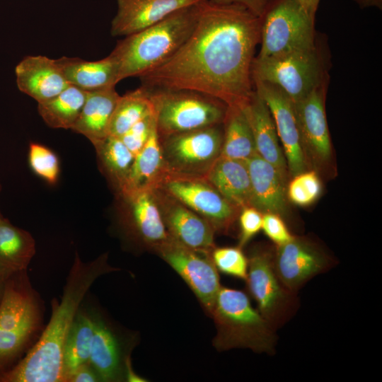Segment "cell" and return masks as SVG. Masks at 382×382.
<instances>
[{"label":"cell","mask_w":382,"mask_h":382,"mask_svg":"<svg viewBox=\"0 0 382 382\" xmlns=\"http://www.w3.org/2000/svg\"><path fill=\"white\" fill-rule=\"evenodd\" d=\"M211 316L216 329L213 345L218 351L243 348L260 354L275 352L277 330L252 306L245 292L221 286Z\"/></svg>","instance_id":"obj_4"},{"label":"cell","mask_w":382,"mask_h":382,"mask_svg":"<svg viewBox=\"0 0 382 382\" xmlns=\"http://www.w3.org/2000/svg\"><path fill=\"white\" fill-rule=\"evenodd\" d=\"M25 272L4 282L0 301V374L15 364L40 323L37 294Z\"/></svg>","instance_id":"obj_5"},{"label":"cell","mask_w":382,"mask_h":382,"mask_svg":"<svg viewBox=\"0 0 382 382\" xmlns=\"http://www.w3.org/2000/svg\"><path fill=\"white\" fill-rule=\"evenodd\" d=\"M115 270L105 254L85 262L76 253L61 301L52 304L48 325L25 357L0 374V382H63L64 347L79 306L93 282Z\"/></svg>","instance_id":"obj_2"},{"label":"cell","mask_w":382,"mask_h":382,"mask_svg":"<svg viewBox=\"0 0 382 382\" xmlns=\"http://www.w3.org/2000/svg\"><path fill=\"white\" fill-rule=\"evenodd\" d=\"M155 252L181 277L211 316L221 287L211 252L192 249L171 238Z\"/></svg>","instance_id":"obj_12"},{"label":"cell","mask_w":382,"mask_h":382,"mask_svg":"<svg viewBox=\"0 0 382 382\" xmlns=\"http://www.w3.org/2000/svg\"><path fill=\"white\" fill-rule=\"evenodd\" d=\"M166 173L156 125L147 142L135 156L124 187L117 193L155 188Z\"/></svg>","instance_id":"obj_26"},{"label":"cell","mask_w":382,"mask_h":382,"mask_svg":"<svg viewBox=\"0 0 382 382\" xmlns=\"http://www.w3.org/2000/svg\"><path fill=\"white\" fill-rule=\"evenodd\" d=\"M261 18L239 4L198 3L195 26L169 59L139 76L151 89L187 90L242 106L254 91L251 68Z\"/></svg>","instance_id":"obj_1"},{"label":"cell","mask_w":382,"mask_h":382,"mask_svg":"<svg viewBox=\"0 0 382 382\" xmlns=\"http://www.w3.org/2000/svg\"><path fill=\"white\" fill-rule=\"evenodd\" d=\"M152 190L170 237L192 249L212 252L216 246L211 224L161 188Z\"/></svg>","instance_id":"obj_17"},{"label":"cell","mask_w":382,"mask_h":382,"mask_svg":"<svg viewBox=\"0 0 382 382\" xmlns=\"http://www.w3.org/2000/svg\"><path fill=\"white\" fill-rule=\"evenodd\" d=\"M156 187L161 188L202 216L215 232L227 233L241 211L202 178L166 174Z\"/></svg>","instance_id":"obj_11"},{"label":"cell","mask_w":382,"mask_h":382,"mask_svg":"<svg viewBox=\"0 0 382 382\" xmlns=\"http://www.w3.org/2000/svg\"><path fill=\"white\" fill-rule=\"evenodd\" d=\"M250 126L257 154L287 175V166L271 112L254 90L241 106Z\"/></svg>","instance_id":"obj_21"},{"label":"cell","mask_w":382,"mask_h":382,"mask_svg":"<svg viewBox=\"0 0 382 382\" xmlns=\"http://www.w3.org/2000/svg\"><path fill=\"white\" fill-rule=\"evenodd\" d=\"M204 178L238 209L252 206L250 180L245 161L219 156Z\"/></svg>","instance_id":"obj_22"},{"label":"cell","mask_w":382,"mask_h":382,"mask_svg":"<svg viewBox=\"0 0 382 382\" xmlns=\"http://www.w3.org/2000/svg\"><path fill=\"white\" fill-rule=\"evenodd\" d=\"M263 214L253 206L241 209L238 214L240 235L238 246L243 248L262 230Z\"/></svg>","instance_id":"obj_37"},{"label":"cell","mask_w":382,"mask_h":382,"mask_svg":"<svg viewBox=\"0 0 382 382\" xmlns=\"http://www.w3.org/2000/svg\"><path fill=\"white\" fill-rule=\"evenodd\" d=\"M262 230L275 245L286 243L294 237L282 217L273 213L263 214Z\"/></svg>","instance_id":"obj_38"},{"label":"cell","mask_w":382,"mask_h":382,"mask_svg":"<svg viewBox=\"0 0 382 382\" xmlns=\"http://www.w3.org/2000/svg\"><path fill=\"white\" fill-rule=\"evenodd\" d=\"M1 184H0V192H1ZM1 212H0V215H1Z\"/></svg>","instance_id":"obj_45"},{"label":"cell","mask_w":382,"mask_h":382,"mask_svg":"<svg viewBox=\"0 0 382 382\" xmlns=\"http://www.w3.org/2000/svg\"><path fill=\"white\" fill-rule=\"evenodd\" d=\"M156 125L154 111L134 124L119 138H120L128 149L136 156L147 142Z\"/></svg>","instance_id":"obj_36"},{"label":"cell","mask_w":382,"mask_h":382,"mask_svg":"<svg viewBox=\"0 0 382 382\" xmlns=\"http://www.w3.org/2000/svg\"><path fill=\"white\" fill-rule=\"evenodd\" d=\"M125 376L127 381L129 382H145L146 380L137 374L132 366L129 356L125 359Z\"/></svg>","instance_id":"obj_41"},{"label":"cell","mask_w":382,"mask_h":382,"mask_svg":"<svg viewBox=\"0 0 382 382\" xmlns=\"http://www.w3.org/2000/svg\"><path fill=\"white\" fill-rule=\"evenodd\" d=\"M35 253V241L27 231L0 215V279L26 271Z\"/></svg>","instance_id":"obj_25"},{"label":"cell","mask_w":382,"mask_h":382,"mask_svg":"<svg viewBox=\"0 0 382 382\" xmlns=\"http://www.w3.org/2000/svg\"><path fill=\"white\" fill-rule=\"evenodd\" d=\"M159 139L166 174L204 178L221 156L223 123Z\"/></svg>","instance_id":"obj_10"},{"label":"cell","mask_w":382,"mask_h":382,"mask_svg":"<svg viewBox=\"0 0 382 382\" xmlns=\"http://www.w3.org/2000/svg\"><path fill=\"white\" fill-rule=\"evenodd\" d=\"M100 381L98 376L88 362L78 367L68 376L66 382H95Z\"/></svg>","instance_id":"obj_40"},{"label":"cell","mask_w":382,"mask_h":382,"mask_svg":"<svg viewBox=\"0 0 382 382\" xmlns=\"http://www.w3.org/2000/svg\"><path fill=\"white\" fill-rule=\"evenodd\" d=\"M197 13L198 3L119 40L110 54L117 64L119 81L139 77L174 54L192 33Z\"/></svg>","instance_id":"obj_3"},{"label":"cell","mask_w":382,"mask_h":382,"mask_svg":"<svg viewBox=\"0 0 382 382\" xmlns=\"http://www.w3.org/2000/svg\"><path fill=\"white\" fill-rule=\"evenodd\" d=\"M57 62L69 84L85 91L115 86L120 82L117 64L110 54L98 61L63 57Z\"/></svg>","instance_id":"obj_24"},{"label":"cell","mask_w":382,"mask_h":382,"mask_svg":"<svg viewBox=\"0 0 382 382\" xmlns=\"http://www.w3.org/2000/svg\"><path fill=\"white\" fill-rule=\"evenodd\" d=\"M252 79L279 87L293 102L308 96L329 81L325 58L316 45L309 49L274 57H255Z\"/></svg>","instance_id":"obj_6"},{"label":"cell","mask_w":382,"mask_h":382,"mask_svg":"<svg viewBox=\"0 0 382 382\" xmlns=\"http://www.w3.org/2000/svg\"><path fill=\"white\" fill-rule=\"evenodd\" d=\"M253 86L255 91L266 103L272 116L286 159L288 173L292 178L308 170L293 102L274 84L253 81Z\"/></svg>","instance_id":"obj_16"},{"label":"cell","mask_w":382,"mask_h":382,"mask_svg":"<svg viewBox=\"0 0 382 382\" xmlns=\"http://www.w3.org/2000/svg\"><path fill=\"white\" fill-rule=\"evenodd\" d=\"M99 166L112 186L119 192L124 187L135 156L120 138L108 135L93 144Z\"/></svg>","instance_id":"obj_28"},{"label":"cell","mask_w":382,"mask_h":382,"mask_svg":"<svg viewBox=\"0 0 382 382\" xmlns=\"http://www.w3.org/2000/svg\"><path fill=\"white\" fill-rule=\"evenodd\" d=\"M18 89L35 99L46 102L69 86L57 62L45 56H27L16 66Z\"/></svg>","instance_id":"obj_20"},{"label":"cell","mask_w":382,"mask_h":382,"mask_svg":"<svg viewBox=\"0 0 382 382\" xmlns=\"http://www.w3.org/2000/svg\"><path fill=\"white\" fill-rule=\"evenodd\" d=\"M211 257L217 270L246 280L248 260L242 248L238 247H215L211 252Z\"/></svg>","instance_id":"obj_34"},{"label":"cell","mask_w":382,"mask_h":382,"mask_svg":"<svg viewBox=\"0 0 382 382\" xmlns=\"http://www.w3.org/2000/svg\"><path fill=\"white\" fill-rule=\"evenodd\" d=\"M273 265L284 286L298 291L316 276L328 272L334 259L317 243L303 236H295L289 242L275 245Z\"/></svg>","instance_id":"obj_13"},{"label":"cell","mask_w":382,"mask_h":382,"mask_svg":"<svg viewBox=\"0 0 382 382\" xmlns=\"http://www.w3.org/2000/svg\"><path fill=\"white\" fill-rule=\"evenodd\" d=\"M361 8L376 7L382 9V0H353Z\"/></svg>","instance_id":"obj_43"},{"label":"cell","mask_w":382,"mask_h":382,"mask_svg":"<svg viewBox=\"0 0 382 382\" xmlns=\"http://www.w3.org/2000/svg\"><path fill=\"white\" fill-rule=\"evenodd\" d=\"M94 332V319L78 311L67 335L63 351V382L82 364L88 363Z\"/></svg>","instance_id":"obj_31"},{"label":"cell","mask_w":382,"mask_h":382,"mask_svg":"<svg viewBox=\"0 0 382 382\" xmlns=\"http://www.w3.org/2000/svg\"><path fill=\"white\" fill-rule=\"evenodd\" d=\"M305 10L307 14L313 20L318 10L320 0H296Z\"/></svg>","instance_id":"obj_42"},{"label":"cell","mask_w":382,"mask_h":382,"mask_svg":"<svg viewBox=\"0 0 382 382\" xmlns=\"http://www.w3.org/2000/svg\"><path fill=\"white\" fill-rule=\"evenodd\" d=\"M315 20L296 0H276L261 18L258 58L274 57L314 47Z\"/></svg>","instance_id":"obj_8"},{"label":"cell","mask_w":382,"mask_h":382,"mask_svg":"<svg viewBox=\"0 0 382 382\" xmlns=\"http://www.w3.org/2000/svg\"><path fill=\"white\" fill-rule=\"evenodd\" d=\"M203 0H117L112 36H127L150 27L186 6Z\"/></svg>","instance_id":"obj_18"},{"label":"cell","mask_w":382,"mask_h":382,"mask_svg":"<svg viewBox=\"0 0 382 382\" xmlns=\"http://www.w3.org/2000/svg\"><path fill=\"white\" fill-rule=\"evenodd\" d=\"M273 249L253 248L248 257L245 282L257 309L275 330L293 318L299 308L297 294L287 289L277 276L273 265Z\"/></svg>","instance_id":"obj_9"},{"label":"cell","mask_w":382,"mask_h":382,"mask_svg":"<svg viewBox=\"0 0 382 382\" xmlns=\"http://www.w3.org/2000/svg\"><path fill=\"white\" fill-rule=\"evenodd\" d=\"M217 4H239L261 18L276 0H208Z\"/></svg>","instance_id":"obj_39"},{"label":"cell","mask_w":382,"mask_h":382,"mask_svg":"<svg viewBox=\"0 0 382 382\" xmlns=\"http://www.w3.org/2000/svg\"><path fill=\"white\" fill-rule=\"evenodd\" d=\"M147 89L159 138L220 125L224 120L227 105L211 96L187 90Z\"/></svg>","instance_id":"obj_7"},{"label":"cell","mask_w":382,"mask_h":382,"mask_svg":"<svg viewBox=\"0 0 382 382\" xmlns=\"http://www.w3.org/2000/svg\"><path fill=\"white\" fill-rule=\"evenodd\" d=\"M120 221L127 234L156 251L170 237L151 190L117 194Z\"/></svg>","instance_id":"obj_15"},{"label":"cell","mask_w":382,"mask_h":382,"mask_svg":"<svg viewBox=\"0 0 382 382\" xmlns=\"http://www.w3.org/2000/svg\"><path fill=\"white\" fill-rule=\"evenodd\" d=\"M222 157L246 161L257 153L250 126L241 107H228L223 122Z\"/></svg>","instance_id":"obj_29"},{"label":"cell","mask_w":382,"mask_h":382,"mask_svg":"<svg viewBox=\"0 0 382 382\" xmlns=\"http://www.w3.org/2000/svg\"><path fill=\"white\" fill-rule=\"evenodd\" d=\"M329 81L303 99L293 103L303 151L308 166L320 168L332 158V144L325 113Z\"/></svg>","instance_id":"obj_14"},{"label":"cell","mask_w":382,"mask_h":382,"mask_svg":"<svg viewBox=\"0 0 382 382\" xmlns=\"http://www.w3.org/2000/svg\"><path fill=\"white\" fill-rule=\"evenodd\" d=\"M88 362L102 381H117L121 377L118 341L110 328L98 318L94 319V332Z\"/></svg>","instance_id":"obj_27"},{"label":"cell","mask_w":382,"mask_h":382,"mask_svg":"<svg viewBox=\"0 0 382 382\" xmlns=\"http://www.w3.org/2000/svg\"><path fill=\"white\" fill-rule=\"evenodd\" d=\"M115 87L88 91L80 115L71 128L93 145L108 135L110 119L120 97Z\"/></svg>","instance_id":"obj_23"},{"label":"cell","mask_w":382,"mask_h":382,"mask_svg":"<svg viewBox=\"0 0 382 382\" xmlns=\"http://www.w3.org/2000/svg\"><path fill=\"white\" fill-rule=\"evenodd\" d=\"M250 180L252 206L262 214H287L286 176L257 153L245 161Z\"/></svg>","instance_id":"obj_19"},{"label":"cell","mask_w":382,"mask_h":382,"mask_svg":"<svg viewBox=\"0 0 382 382\" xmlns=\"http://www.w3.org/2000/svg\"><path fill=\"white\" fill-rule=\"evenodd\" d=\"M88 91L69 85L52 99L37 103V111L44 122L54 129H71L79 118Z\"/></svg>","instance_id":"obj_30"},{"label":"cell","mask_w":382,"mask_h":382,"mask_svg":"<svg viewBox=\"0 0 382 382\" xmlns=\"http://www.w3.org/2000/svg\"><path fill=\"white\" fill-rule=\"evenodd\" d=\"M154 112L149 91L142 86L120 96L110 119L108 135L122 137L134 124Z\"/></svg>","instance_id":"obj_32"},{"label":"cell","mask_w":382,"mask_h":382,"mask_svg":"<svg viewBox=\"0 0 382 382\" xmlns=\"http://www.w3.org/2000/svg\"><path fill=\"white\" fill-rule=\"evenodd\" d=\"M322 192L320 179L315 170H306L294 177L286 185V196L292 203L306 207L317 200Z\"/></svg>","instance_id":"obj_33"},{"label":"cell","mask_w":382,"mask_h":382,"mask_svg":"<svg viewBox=\"0 0 382 382\" xmlns=\"http://www.w3.org/2000/svg\"><path fill=\"white\" fill-rule=\"evenodd\" d=\"M32 170L48 183L55 184L60 168L57 156L49 148L38 143H30L28 152Z\"/></svg>","instance_id":"obj_35"},{"label":"cell","mask_w":382,"mask_h":382,"mask_svg":"<svg viewBox=\"0 0 382 382\" xmlns=\"http://www.w3.org/2000/svg\"><path fill=\"white\" fill-rule=\"evenodd\" d=\"M3 289H4V281L0 279V301L2 296Z\"/></svg>","instance_id":"obj_44"}]
</instances>
